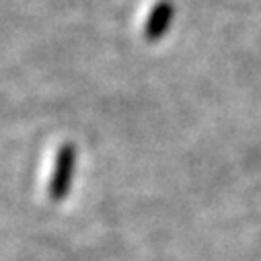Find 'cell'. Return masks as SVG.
<instances>
[{"label": "cell", "instance_id": "1", "mask_svg": "<svg viewBox=\"0 0 261 261\" xmlns=\"http://www.w3.org/2000/svg\"><path fill=\"white\" fill-rule=\"evenodd\" d=\"M74 173H76V146L72 142H64L56 152L54 171L47 183V198L51 202H62L70 195Z\"/></svg>", "mask_w": 261, "mask_h": 261}, {"label": "cell", "instance_id": "2", "mask_svg": "<svg viewBox=\"0 0 261 261\" xmlns=\"http://www.w3.org/2000/svg\"><path fill=\"white\" fill-rule=\"evenodd\" d=\"M175 19V3L173 0H159V3L150 9L146 23H144V39L148 43H156L163 39Z\"/></svg>", "mask_w": 261, "mask_h": 261}]
</instances>
